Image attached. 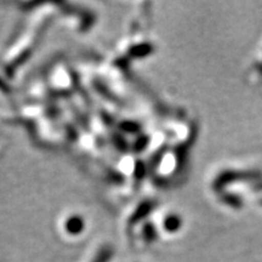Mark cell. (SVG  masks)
I'll use <instances>...</instances> for the list:
<instances>
[{
  "instance_id": "cell-1",
  "label": "cell",
  "mask_w": 262,
  "mask_h": 262,
  "mask_svg": "<svg viewBox=\"0 0 262 262\" xmlns=\"http://www.w3.org/2000/svg\"><path fill=\"white\" fill-rule=\"evenodd\" d=\"M164 224H165L164 226H165L169 231H173V229H176L180 226V221L178 220V217H169Z\"/></svg>"
},
{
  "instance_id": "cell-2",
  "label": "cell",
  "mask_w": 262,
  "mask_h": 262,
  "mask_svg": "<svg viewBox=\"0 0 262 262\" xmlns=\"http://www.w3.org/2000/svg\"><path fill=\"white\" fill-rule=\"evenodd\" d=\"M261 204H262V201H261Z\"/></svg>"
}]
</instances>
